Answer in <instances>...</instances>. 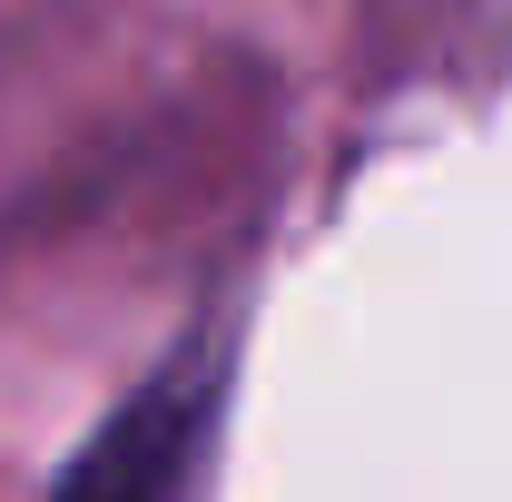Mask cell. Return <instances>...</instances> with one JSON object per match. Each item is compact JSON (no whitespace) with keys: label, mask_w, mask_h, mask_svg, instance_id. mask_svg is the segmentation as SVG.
Returning <instances> with one entry per match:
<instances>
[{"label":"cell","mask_w":512,"mask_h":502,"mask_svg":"<svg viewBox=\"0 0 512 502\" xmlns=\"http://www.w3.org/2000/svg\"><path fill=\"white\" fill-rule=\"evenodd\" d=\"M207 473H217V375L168 365L89 434L60 502H207Z\"/></svg>","instance_id":"cell-1"}]
</instances>
